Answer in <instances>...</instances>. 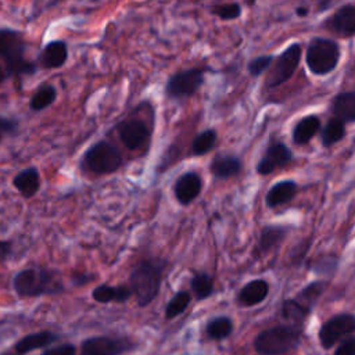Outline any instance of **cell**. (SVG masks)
<instances>
[{
  "instance_id": "1",
  "label": "cell",
  "mask_w": 355,
  "mask_h": 355,
  "mask_svg": "<svg viewBox=\"0 0 355 355\" xmlns=\"http://www.w3.org/2000/svg\"><path fill=\"white\" fill-rule=\"evenodd\" d=\"M168 261L162 258L140 259L129 273V288L139 306L150 305L159 294Z\"/></svg>"
},
{
  "instance_id": "2",
  "label": "cell",
  "mask_w": 355,
  "mask_h": 355,
  "mask_svg": "<svg viewBox=\"0 0 355 355\" xmlns=\"http://www.w3.org/2000/svg\"><path fill=\"white\" fill-rule=\"evenodd\" d=\"M28 43L22 32L11 28H0V60L8 78L21 79L25 75H33L37 64L25 57Z\"/></svg>"
},
{
  "instance_id": "3",
  "label": "cell",
  "mask_w": 355,
  "mask_h": 355,
  "mask_svg": "<svg viewBox=\"0 0 355 355\" xmlns=\"http://www.w3.org/2000/svg\"><path fill=\"white\" fill-rule=\"evenodd\" d=\"M12 288L19 298L57 295L64 291L60 275L47 268H25L12 277Z\"/></svg>"
},
{
  "instance_id": "4",
  "label": "cell",
  "mask_w": 355,
  "mask_h": 355,
  "mask_svg": "<svg viewBox=\"0 0 355 355\" xmlns=\"http://www.w3.org/2000/svg\"><path fill=\"white\" fill-rule=\"evenodd\" d=\"M301 324H282L262 330L254 340L259 355H282L294 349L301 341Z\"/></svg>"
},
{
  "instance_id": "5",
  "label": "cell",
  "mask_w": 355,
  "mask_h": 355,
  "mask_svg": "<svg viewBox=\"0 0 355 355\" xmlns=\"http://www.w3.org/2000/svg\"><path fill=\"white\" fill-rule=\"evenodd\" d=\"M122 165L123 158L121 151L107 140L96 141L85 151L82 158V169L96 176L114 173Z\"/></svg>"
},
{
  "instance_id": "6",
  "label": "cell",
  "mask_w": 355,
  "mask_h": 355,
  "mask_svg": "<svg viewBox=\"0 0 355 355\" xmlns=\"http://www.w3.org/2000/svg\"><path fill=\"white\" fill-rule=\"evenodd\" d=\"M306 65L315 75H326L333 71L340 60V49L334 40L316 37L306 50Z\"/></svg>"
},
{
  "instance_id": "7",
  "label": "cell",
  "mask_w": 355,
  "mask_h": 355,
  "mask_svg": "<svg viewBox=\"0 0 355 355\" xmlns=\"http://www.w3.org/2000/svg\"><path fill=\"white\" fill-rule=\"evenodd\" d=\"M324 283L313 282L305 286L294 298L286 300L282 306L283 316L291 322V324H301V322L308 316L319 297L324 290Z\"/></svg>"
},
{
  "instance_id": "8",
  "label": "cell",
  "mask_w": 355,
  "mask_h": 355,
  "mask_svg": "<svg viewBox=\"0 0 355 355\" xmlns=\"http://www.w3.org/2000/svg\"><path fill=\"white\" fill-rule=\"evenodd\" d=\"M205 68L194 67L172 73L165 83V96L169 100H182L194 96L205 80Z\"/></svg>"
},
{
  "instance_id": "9",
  "label": "cell",
  "mask_w": 355,
  "mask_h": 355,
  "mask_svg": "<svg viewBox=\"0 0 355 355\" xmlns=\"http://www.w3.org/2000/svg\"><path fill=\"white\" fill-rule=\"evenodd\" d=\"M118 139L121 143L130 151H137L141 150L143 147L147 150L150 143H151V136L153 130L144 122L143 119L139 118H128L115 126Z\"/></svg>"
},
{
  "instance_id": "10",
  "label": "cell",
  "mask_w": 355,
  "mask_h": 355,
  "mask_svg": "<svg viewBox=\"0 0 355 355\" xmlns=\"http://www.w3.org/2000/svg\"><path fill=\"white\" fill-rule=\"evenodd\" d=\"M135 347L136 344L125 337L94 336L82 341L80 355H123Z\"/></svg>"
},
{
  "instance_id": "11",
  "label": "cell",
  "mask_w": 355,
  "mask_h": 355,
  "mask_svg": "<svg viewBox=\"0 0 355 355\" xmlns=\"http://www.w3.org/2000/svg\"><path fill=\"white\" fill-rule=\"evenodd\" d=\"M301 53L302 49L300 43H293L291 46H288L275 61L270 73L266 78L265 86L275 87L288 80L300 64Z\"/></svg>"
},
{
  "instance_id": "12",
  "label": "cell",
  "mask_w": 355,
  "mask_h": 355,
  "mask_svg": "<svg viewBox=\"0 0 355 355\" xmlns=\"http://www.w3.org/2000/svg\"><path fill=\"white\" fill-rule=\"evenodd\" d=\"M355 331V316L351 313H338L326 320L319 329V341L324 349L331 348L341 338Z\"/></svg>"
},
{
  "instance_id": "13",
  "label": "cell",
  "mask_w": 355,
  "mask_h": 355,
  "mask_svg": "<svg viewBox=\"0 0 355 355\" xmlns=\"http://www.w3.org/2000/svg\"><path fill=\"white\" fill-rule=\"evenodd\" d=\"M202 190V179L194 172L182 173L173 183V196L180 205H190Z\"/></svg>"
},
{
  "instance_id": "14",
  "label": "cell",
  "mask_w": 355,
  "mask_h": 355,
  "mask_svg": "<svg viewBox=\"0 0 355 355\" xmlns=\"http://www.w3.org/2000/svg\"><path fill=\"white\" fill-rule=\"evenodd\" d=\"M68 60V46L64 40H51L40 50L37 55V67L40 69H58Z\"/></svg>"
},
{
  "instance_id": "15",
  "label": "cell",
  "mask_w": 355,
  "mask_h": 355,
  "mask_svg": "<svg viewBox=\"0 0 355 355\" xmlns=\"http://www.w3.org/2000/svg\"><path fill=\"white\" fill-rule=\"evenodd\" d=\"M291 159V151L290 148L283 143H273L268 147L263 157L257 165V171L261 175L272 173L276 168H280L286 165Z\"/></svg>"
},
{
  "instance_id": "16",
  "label": "cell",
  "mask_w": 355,
  "mask_h": 355,
  "mask_svg": "<svg viewBox=\"0 0 355 355\" xmlns=\"http://www.w3.org/2000/svg\"><path fill=\"white\" fill-rule=\"evenodd\" d=\"M60 338V336L51 330H40L36 333H31L19 338L14 344V351L18 355H25L28 352H32L35 349L46 348L50 344L55 343Z\"/></svg>"
},
{
  "instance_id": "17",
  "label": "cell",
  "mask_w": 355,
  "mask_h": 355,
  "mask_svg": "<svg viewBox=\"0 0 355 355\" xmlns=\"http://www.w3.org/2000/svg\"><path fill=\"white\" fill-rule=\"evenodd\" d=\"M326 26L341 36L355 33V6L345 4L340 7L329 19Z\"/></svg>"
},
{
  "instance_id": "18",
  "label": "cell",
  "mask_w": 355,
  "mask_h": 355,
  "mask_svg": "<svg viewBox=\"0 0 355 355\" xmlns=\"http://www.w3.org/2000/svg\"><path fill=\"white\" fill-rule=\"evenodd\" d=\"M40 173L37 168L28 166L22 171H19L12 178V186L14 189L24 197V198H32L35 197L40 190Z\"/></svg>"
},
{
  "instance_id": "19",
  "label": "cell",
  "mask_w": 355,
  "mask_h": 355,
  "mask_svg": "<svg viewBox=\"0 0 355 355\" xmlns=\"http://www.w3.org/2000/svg\"><path fill=\"white\" fill-rule=\"evenodd\" d=\"M133 295L129 286H111V284H100L93 288L92 298L98 304H110V302H126Z\"/></svg>"
},
{
  "instance_id": "20",
  "label": "cell",
  "mask_w": 355,
  "mask_h": 355,
  "mask_svg": "<svg viewBox=\"0 0 355 355\" xmlns=\"http://www.w3.org/2000/svg\"><path fill=\"white\" fill-rule=\"evenodd\" d=\"M209 171L216 179H229L240 173L241 161L232 154H218L212 158Z\"/></svg>"
},
{
  "instance_id": "21",
  "label": "cell",
  "mask_w": 355,
  "mask_h": 355,
  "mask_svg": "<svg viewBox=\"0 0 355 355\" xmlns=\"http://www.w3.org/2000/svg\"><path fill=\"white\" fill-rule=\"evenodd\" d=\"M268 293H269V284L265 280L262 279L251 280L240 290L237 295V301L243 306H252L262 302L266 298Z\"/></svg>"
},
{
  "instance_id": "22",
  "label": "cell",
  "mask_w": 355,
  "mask_h": 355,
  "mask_svg": "<svg viewBox=\"0 0 355 355\" xmlns=\"http://www.w3.org/2000/svg\"><path fill=\"white\" fill-rule=\"evenodd\" d=\"M297 194V184L293 180H283L273 184L265 196L266 205L273 208L282 204H286L293 200Z\"/></svg>"
},
{
  "instance_id": "23",
  "label": "cell",
  "mask_w": 355,
  "mask_h": 355,
  "mask_svg": "<svg viewBox=\"0 0 355 355\" xmlns=\"http://www.w3.org/2000/svg\"><path fill=\"white\" fill-rule=\"evenodd\" d=\"M333 114L341 122H355V92H344L333 100Z\"/></svg>"
},
{
  "instance_id": "24",
  "label": "cell",
  "mask_w": 355,
  "mask_h": 355,
  "mask_svg": "<svg viewBox=\"0 0 355 355\" xmlns=\"http://www.w3.org/2000/svg\"><path fill=\"white\" fill-rule=\"evenodd\" d=\"M287 229L282 226H266L261 232V237L257 245V252L258 254H265L276 248L286 237Z\"/></svg>"
},
{
  "instance_id": "25",
  "label": "cell",
  "mask_w": 355,
  "mask_h": 355,
  "mask_svg": "<svg viewBox=\"0 0 355 355\" xmlns=\"http://www.w3.org/2000/svg\"><path fill=\"white\" fill-rule=\"evenodd\" d=\"M320 121L315 115H308L297 122L293 130V140L295 144H306L319 130Z\"/></svg>"
},
{
  "instance_id": "26",
  "label": "cell",
  "mask_w": 355,
  "mask_h": 355,
  "mask_svg": "<svg viewBox=\"0 0 355 355\" xmlns=\"http://www.w3.org/2000/svg\"><path fill=\"white\" fill-rule=\"evenodd\" d=\"M190 288L197 301H202L214 293V279L205 272H196L190 279Z\"/></svg>"
},
{
  "instance_id": "27",
  "label": "cell",
  "mask_w": 355,
  "mask_h": 355,
  "mask_svg": "<svg viewBox=\"0 0 355 355\" xmlns=\"http://www.w3.org/2000/svg\"><path fill=\"white\" fill-rule=\"evenodd\" d=\"M57 98V89L53 85H42L32 94L29 101V108L35 112L43 111L50 107Z\"/></svg>"
},
{
  "instance_id": "28",
  "label": "cell",
  "mask_w": 355,
  "mask_h": 355,
  "mask_svg": "<svg viewBox=\"0 0 355 355\" xmlns=\"http://www.w3.org/2000/svg\"><path fill=\"white\" fill-rule=\"evenodd\" d=\"M233 331V322L227 316H216L211 319L205 326L207 337L211 340H225Z\"/></svg>"
},
{
  "instance_id": "29",
  "label": "cell",
  "mask_w": 355,
  "mask_h": 355,
  "mask_svg": "<svg viewBox=\"0 0 355 355\" xmlns=\"http://www.w3.org/2000/svg\"><path fill=\"white\" fill-rule=\"evenodd\" d=\"M216 140H218L216 130H214V129L201 130L200 133H197V136L191 141L193 155H196V157L205 155L207 153H209L215 147Z\"/></svg>"
},
{
  "instance_id": "30",
  "label": "cell",
  "mask_w": 355,
  "mask_h": 355,
  "mask_svg": "<svg viewBox=\"0 0 355 355\" xmlns=\"http://www.w3.org/2000/svg\"><path fill=\"white\" fill-rule=\"evenodd\" d=\"M191 302V294L186 290H180L178 291L166 304L165 306V318L169 319H175L176 316L182 315L187 306Z\"/></svg>"
},
{
  "instance_id": "31",
  "label": "cell",
  "mask_w": 355,
  "mask_h": 355,
  "mask_svg": "<svg viewBox=\"0 0 355 355\" xmlns=\"http://www.w3.org/2000/svg\"><path fill=\"white\" fill-rule=\"evenodd\" d=\"M345 136V126L337 118L329 119V122L322 129V144L330 147L331 144L340 141Z\"/></svg>"
},
{
  "instance_id": "32",
  "label": "cell",
  "mask_w": 355,
  "mask_h": 355,
  "mask_svg": "<svg viewBox=\"0 0 355 355\" xmlns=\"http://www.w3.org/2000/svg\"><path fill=\"white\" fill-rule=\"evenodd\" d=\"M211 12L219 17L223 21L236 19L241 14V7L237 3H223V4H215L211 7Z\"/></svg>"
},
{
  "instance_id": "33",
  "label": "cell",
  "mask_w": 355,
  "mask_h": 355,
  "mask_svg": "<svg viewBox=\"0 0 355 355\" xmlns=\"http://www.w3.org/2000/svg\"><path fill=\"white\" fill-rule=\"evenodd\" d=\"M273 61V57L272 55H259V57H255L252 58L250 62H248V72L252 75V76H258L261 75L263 71H266L270 64Z\"/></svg>"
},
{
  "instance_id": "34",
  "label": "cell",
  "mask_w": 355,
  "mask_h": 355,
  "mask_svg": "<svg viewBox=\"0 0 355 355\" xmlns=\"http://www.w3.org/2000/svg\"><path fill=\"white\" fill-rule=\"evenodd\" d=\"M18 121L14 119V118H8V116H3L0 115V135L4 136V135H8V136H12L18 132Z\"/></svg>"
},
{
  "instance_id": "35",
  "label": "cell",
  "mask_w": 355,
  "mask_h": 355,
  "mask_svg": "<svg viewBox=\"0 0 355 355\" xmlns=\"http://www.w3.org/2000/svg\"><path fill=\"white\" fill-rule=\"evenodd\" d=\"M40 355H76V347L71 343H65V344L44 349Z\"/></svg>"
},
{
  "instance_id": "36",
  "label": "cell",
  "mask_w": 355,
  "mask_h": 355,
  "mask_svg": "<svg viewBox=\"0 0 355 355\" xmlns=\"http://www.w3.org/2000/svg\"><path fill=\"white\" fill-rule=\"evenodd\" d=\"M334 355H355V336L345 337L334 351Z\"/></svg>"
},
{
  "instance_id": "37",
  "label": "cell",
  "mask_w": 355,
  "mask_h": 355,
  "mask_svg": "<svg viewBox=\"0 0 355 355\" xmlns=\"http://www.w3.org/2000/svg\"><path fill=\"white\" fill-rule=\"evenodd\" d=\"M12 255V243L10 240H0V263L6 262Z\"/></svg>"
},
{
  "instance_id": "38",
  "label": "cell",
  "mask_w": 355,
  "mask_h": 355,
  "mask_svg": "<svg viewBox=\"0 0 355 355\" xmlns=\"http://www.w3.org/2000/svg\"><path fill=\"white\" fill-rule=\"evenodd\" d=\"M92 279H93L92 275H79V276H75V277H73V282H75L76 286H82V284L89 283Z\"/></svg>"
},
{
  "instance_id": "39",
  "label": "cell",
  "mask_w": 355,
  "mask_h": 355,
  "mask_svg": "<svg viewBox=\"0 0 355 355\" xmlns=\"http://www.w3.org/2000/svg\"><path fill=\"white\" fill-rule=\"evenodd\" d=\"M7 78H8V76H7V72H6L4 67L0 64V85H1Z\"/></svg>"
},
{
  "instance_id": "40",
  "label": "cell",
  "mask_w": 355,
  "mask_h": 355,
  "mask_svg": "<svg viewBox=\"0 0 355 355\" xmlns=\"http://www.w3.org/2000/svg\"><path fill=\"white\" fill-rule=\"evenodd\" d=\"M297 14L298 15H305L306 14V8H297Z\"/></svg>"
},
{
  "instance_id": "41",
  "label": "cell",
  "mask_w": 355,
  "mask_h": 355,
  "mask_svg": "<svg viewBox=\"0 0 355 355\" xmlns=\"http://www.w3.org/2000/svg\"><path fill=\"white\" fill-rule=\"evenodd\" d=\"M1 355H18V354H15V352H4Z\"/></svg>"
},
{
  "instance_id": "42",
  "label": "cell",
  "mask_w": 355,
  "mask_h": 355,
  "mask_svg": "<svg viewBox=\"0 0 355 355\" xmlns=\"http://www.w3.org/2000/svg\"><path fill=\"white\" fill-rule=\"evenodd\" d=\"M1 139H3V136H1V135H0V140H1Z\"/></svg>"
}]
</instances>
